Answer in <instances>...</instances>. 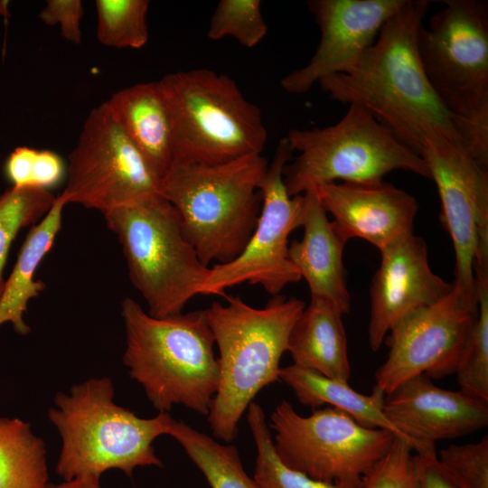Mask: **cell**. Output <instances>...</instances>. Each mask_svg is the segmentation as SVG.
Instances as JSON below:
<instances>
[{"label":"cell","instance_id":"4316f807","mask_svg":"<svg viewBox=\"0 0 488 488\" xmlns=\"http://www.w3.org/2000/svg\"><path fill=\"white\" fill-rule=\"evenodd\" d=\"M247 420L257 450L253 478L260 488H362V481L359 483H327L285 465L276 454L266 415L259 404L250 403Z\"/></svg>","mask_w":488,"mask_h":488},{"label":"cell","instance_id":"cb8c5ba5","mask_svg":"<svg viewBox=\"0 0 488 488\" xmlns=\"http://www.w3.org/2000/svg\"><path fill=\"white\" fill-rule=\"evenodd\" d=\"M43 441L19 418L0 417V488H47Z\"/></svg>","mask_w":488,"mask_h":488},{"label":"cell","instance_id":"e575fe53","mask_svg":"<svg viewBox=\"0 0 488 488\" xmlns=\"http://www.w3.org/2000/svg\"><path fill=\"white\" fill-rule=\"evenodd\" d=\"M413 460L417 488H457L441 469L436 456L414 453Z\"/></svg>","mask_w":488,"mask_h":488},{"label":"cell","instance_id":"8992f818","mask_svg":"<svg viewBox=\"0 0 488 488\" xmlns=\"http://www.w3.org/2000/svg\"><path fill=\"white\" fill-rule=\"evenodd\" d=\"M261 154L217 164L174 163L160 194L175 209L183 233L208 267L237 258L261 210L258 183L267 168Z\"/></svg>","mask_w":488,"mask_h":488},{"label":"cell","instance_id":"f1b7e54d","mask_svg":"<svg viewBox=\"0 0 488 488\" xmlns=\"http://www.w3.org/2000/svg\"><path fill=\"white\" fill-rule=\"evenodd\" d=\"M56 197L47 189L14 186L0 195V296L5 281L3 270L9 249L21 229L46 215Z\"/></svg>","mask_w":488,"mask_h":488},{"label":"cell","instance_id":"1f68e13d","mask_svg":"<svg viewBox=\"0 0 488 488\" xmlns=\"http://www.w3.org/2000/svg\"><path fill=\"white\" fill-rule=\"evenodd\" d=\"M61 158L48 150L17 147L10 155L6 173L14 186H35L47 189L63 174Z\"/></svg>","mask_w":488,"mask_h":488},{"label":"cell","instance_id":"9c48e42d","mask_svg":"<svg viewBox=\"0 0 488 488\" xmlns=\"http://www.w3.org/2000/svg\"><path fill=\"white\" fill-rule=\"evenodd\" d=\"M103 216L122 246L130 280L148 314L162 318L183 313L210 267L186 239L175 209L157 194Z\"/></svg>","mask_w":488,"mask_h":488},{"label":"cell","instance_id":"7a4b0ae2","mask_svg":"<svg viewBox=\"0 0 488 488\" xmlns=\"http://www.w3.org/2000/svg\"><path fill=\"white\" fill-rule=\"evenodd\" d=\"M224 297L225 305L213 302L205 309L220 365L219 388L207 420L212 435L230 443L236 439L239 423L257 394L279 380L281 357L305 304L277 295L256 308L239 296Z\"/></svg>","mask_w":488,"mask_h":488},{"label":"cell","instance_id":"2e32d148","mask_svg":"<svg viewBox=\"0 0 488 488\" xmlns=\"http://www.w3.org/2000/svg\"><path fill=\"white\" fill-rule=\"evenodd\" d=\"M381 259L371 281L368 340L377 352L400 321L430 306L454 289L429 267L427 248L414 233L380 250Z\"/></svg>","mask_w":488,"mask_h":488},{"label":"cell","instance_id":"277c9868","mask_svg":"<svg viewBox=\"0 0 488 488\" xmlns=\"http://www.w3.org/2000/svg\"><path fill=\"white\" fill-rule=\"evenodd\" d=\"M48 417L61 436L57 474L69 481L99 478L110 469L128 477L138 466H163L153 442L167 435L173 418H143L114 402L109 378L90 379L59 392Z\"/></svg>","mask_w":488,"mask_h":488},{"label":"cell","instance_id":"5bb4252c","mask_svg":"<svg viewBox=\"0 0 488 488\" xmlns=\"http://www.w3.org/2000/svg\"><path fill=\"white\" fill-rule=\"evenodd\" d=\"M477 313L455 287L437 303L408 315L389 333V353L375 372L385 395L415 376L455 374Z\"/></svg>","mask_w":488,"mask_h":488},{"label":"cell","instance_id":"836d02e7","mask_svg":"<svg viewBox=\"0 0 488 488\" xmlns=\"http://www.w3.org/2000/svg\"><path fill=\"white\" fill-rule=\"evenodd\" d=\"M82 15L80 0H48L39 14V19L49 26L59 24L63 38L79 44L81 42Z\"/></svg>","mask_w":488,"mask_h":488},{"label":"cell","instance_id":"44dd1931","mask_svg":"<svg viewBox=\"0 0 488 488\" xmlns=\"http://www.w3.org/2000/svg\"><path fill=\"white\" fill-rule=\"evenodd\" d=\"M343 314L332 301L311 296L289 335L293 364L348 382L351 365Z\"/></svg>","mask_w":488,"mask_h":488},{"label":"cell","instance_id":"3957f363","mask_svg":"<svg viewBox=\"0 0 488 488\" xmlns=\"http://www.w3.org/2000/svg\"><path fill=\"white\" fill-rule=\"evenodd\" d=\"M121 314L123 362L155 408L168 413L182 405L207 417L219 388L220 365L205 310L159 318L127 297Z\"/></svg>","mask_w":488,"mask_h":488},{"label":"cell","instance_id":"484cf974","mask_svg":"<svg viewBox=\"0 0 488 488\" xmlns=\"http://www.w3.org/2000/svg\"><path fill=\"white\" fill-rule=\"evenodd\" d=\"M477 313L455 374L460 390L488 403V266L474 264Z\"/></svg>","mask_w":488,"mask_h":488},{"label":"cell","instance_id":"d6a6232c","mask_svg":"<svg viewBox=\"0 0 488 488\" xmlns=\"http://www.w3.org/2000/svg\"><path fill=\"white\" fill-rule=\"evenodd\" d=\"M414 451L395 437L389 450L362 477V488H417Z\"/></svg>","mask_w":488,"mask_h":488},{"label":"cell","instance_id":"ffe728a7","mask_svg":"<svg viewBox=\"0 0 488 488\" xmlns=\"http://www.w3.org/2000/svg\"><path fill=\"white\" fill-rule=\"evenodd\" d=\"M107 101L130 141L162 180L174 163V132L159 82L135 84Z\"/></svg>","mask_w":488,"mask_h":488},{"label":"cell","instance_id":"30bf717a","mask_svg":"<svg viewBox=\"0 0 488 488\" xmlns=\"http://www.w3.org/2000/svg\"><path fill=\"white\" fill-rule=\"evenodd\" d=\"M269 426L276 454L285 465L327 483H361L396 437L363 427L333 407L301 416L286 400L272 411Z\"/></svg>","mask_w":488,"mask_h":488},{"label":"cell","instance_id":"e0dca14e","mask_svg":"<svg viewBox=\"0 0 488 488\" xmlns=\"http://www.w3.org/2000/svg\"><path fill=\"white\" fill-rule=\"evenodd\" d=\"M383 410L414 453L429 457L437 455L436 442L469 435L488 425V403L460 389L439 388L425 374L386 394Z\"/></svg>","mask_w":488,"mask_h":488},{"label":"cell","instance_id":"d6986e66","mask_svg":"<svg viewBox=\"0 0 488 488\" xmlns=\"http://www.w3.org/2000/svg\"><path fill=\"white\" fill-rule=\"evenodd\" d=\"M304 235L288 247L292 264L306 281L311 296L332 301L343 314L350 310L343 253L347 239L327 217L315 189L302 194Z\"/></svg>","mask_w":488,"mask_h":488},{"label":"cell","instance_id":"f546056e","mask_svg":"<svg viewBox=\"0 0 488 488\" xmlns=\"http://www.w3.org/2000/svg\"><path fill=\"white\" fill-rule=\"evenodd\" d=\"M260 0H221L207 32L211 40L231 36L241 45L253 48L267 33Z\"/></svg>","mask_w":488,"mask_h":488},{"label":"cell","instance_id":"6da1fadb","mask_svg":"<svg viewBox=\"0 0 488 488\" xmlns=\"http://www.w3.org/2000/svg\"><path fill=\"white\" fill-rule=\"evenodd\" d=\"M427 0H406L350 70L318 83L330 99L358 105L421 156L425 139L439 136L463 148L454 118L433 89L418 51Z\"/></svg>","mask_w":488,"mask_h":488},{"label":"cell","instance_id":"603a6c76","mask_svg":"<svg viewBox=\"0 0 488 488\" xmlns=\"http://www.w3.org/2000/svg\"><path fill=\"white\" fill-rule=\"evenodd\" d=\"M64 206V202L58 195L41 222L29 231L14 269L5 283L0 296V326L9 322L21 335L31 331L23 319L29 300L45 288V284L41 280L34 281L33 277L61 229Z\"/></svg>","mask_w":488,"mask_h":488},{"label":"cell","instance_id":"d4e9b609","mask_svg":"<svg viewBox=\"0 0 488 488\" xmlns=\"http://www.w3.org/2000/svg\"><path fill=\"white\" fill-rule=\"evenodd\" d=\"M167 435L182 446L211 488H260L245 471L236 446L221 444L205 433L174 418Z\"/></svg>","mask_w":488,"mask_h":488},{"label":"cell","instance_id":"8d00e7d4","mask_svg":"<svg viewBox=\"0 0 488 488\" xmlns=\"http://www.w3.org/2000/svg\"><path fill=\"white\" fill-rule=\"evenodd\" d=\"M8 13V2L0 0V15L6 16Z\"/></svg>","mask_w":488,"mask_h":488},{"label":"cell","instance_id":"83f0119b","mask_svg":"<svg viewBox=\"0 0 488 488\" xmlns=\"http://www.w3.org/2000/svg\"><path fill=\"white\" fill-rule=\"evenodd\" d=\"M97 37L114 48L140 49L148 41L147 0H97Z\"/></svg>","mask_w":488,"mask_h":488},{"label":"cell","instance_id":"52a82bcc","mask_svg":"<svg viewBox=\"0 0 488 488\" xmlns=\"http://www.w3.org/2000/svg\"><path fill=\"white\" fill-rule=\"evenodd\" d=\"M158 82L172 117L174 163L217 164L261 154L267 142L261 110L231 78L192 69Z\"/></svg>","mask_w":488,"mask_h":488},{"label":"cell","instance_id":"5b68a950","mask_svg":"<svg viewBox=\"0 0 488 488\" xmlns=\"http://www.w3.org/2000/svg\"><path fill=\"white\" fill-rule=\"evenodd\" d=\"M418 33L424 71L465 150L488 165V2L445 0Z\"/></svg>","mask_w":488,"mask_h":488},{"label":"cell","instance_id":"9a60e30c","mask_svg":"<svg viewBox=\"0 0 488 488\" xmlns=\"http://www.w3.org/2000/svg\"><path fill=\"white\" fill-rule=\"evenodd\" d=\"M405 1H308L309 12L320 29V42L306 65L281 80L282 89L291 94H304L322 79L350 70Z\"/></svg>","mask_w":488,"mask_h":488},{"label":"cell","instance_id":"7402d4cb","mask_svg":"<svg viewBox=\"0 0 488 488\" xmlns=\"http://www.w3.org/2000/svg\"><path fill=\"white\" fill-rule=\"evenodd\" d=\"M279 380L291 388L304 406L319 408L329 405L346 413L363 427L387 430L408 443L386 416L383 410L385 394L376 387L371 394L364 395L350 387L348 382L327 378L295 364L280 368Z\"/></svg>","mask_w":488,"mask_h":488},{"label":"cell","instance_id":"7c38bea8","mask_svg":"<svg viewBox=\"0 0 488 488\" xmlns=\"http://www.w3.org/2000/svg\"><path fill=\"white\" fill-rule=\"evenodd\" d=\"M292 158L293 150L285 136L258 183L261 210L251 237L233 260L210 267L198 295L225 296L228 288L248 282L277 296L301 279L288 257V237L302 227L304 207L303 195L289 196L284 183V168Z\"/></svg>","mask_w":488,"mask_h":488},{"label":"cell","instance_id":"4dcf8cb0","mask_svg":"<svg viewBox=\"0 0 488 488\" xmlns=\"http://www.w3.org/2000/svg\"><path fill=\"white\" fill-rule=\"evenodd\" d=\"M437 462L457 488H488V436L476 443L449 445Z\"/></svg>","mask_w":488,"mask_h":488},{"label":"cell","instance_id":"ac0fdd59","mask_svg":"<svg viewBox=\"0 0 488 488\" xmlns=\"http://www.w3.org/2000/svg\"><path fill=\"white\" fill-rule=\"evenodd\" d=\"M317 196L347 240L360 238L380 251L413 233L418 211L417 199L380 180L362 183H330L315 188Z\"/></svg>","mask_w":488,"mask_h":488},{"label":"cell","instance_id":"ba28073f","mask_svg":"<svg viewBox=\"0 0 488 488\" xmlns=\"http://www.w3.org/2000/svg\"><path fill=\"white\" fill-rule=\"evenodd\" d=\"M286 138L293 152H298L283 172L291 197L337 181L380 180L396 170L431 179L424 159L358 105H349L344 116L333 125L294 128Z\"/></svg>","mask_w":488,"mask_h":488},{"label":"cell","instance_id":"8fae6325","mask_svg":"<svg viewBox=\"0 0 488 488\" xmlns=\"http://www.w3.org/2000/svg\"><path fill=\"white\" fill-rule=\"evenodd\" d=\"M68 180L59 194L102 214L160 194L161 179L130 141L108 102L92 109L68 157Z\"/></svg>","mask_w":488,"mask_h":488},{"label":"cell","instance_id":"d590c367","mask_svg":"<svg viewBox=\"0 0 488 488\" xmlns=\"http://www.w3.org/2000/svg\"><path fill=\"white\" fill-rule=\"evenodd\" d=\"M47 488H101L99 478L80 477L69 481H63L60 483H49Z\"/></svg>","mask_w":488,"mask_h":488},{"label":"cell","instance_id":"4fadbf2b","mask_svg":"<svg viewBox=\"0 0 488 488\" xmlns=\"http://www.w3.org/2000/svg\"><path fill=\"white\" fill-rule=\"evenodd\" d=\"M421 157L441 202L440 221L451 236L457 291L477 305L474 262H488V171L458 144L428 136Z\"/></svg>","mask_w":488,"mask_h":488}]
</instances>
